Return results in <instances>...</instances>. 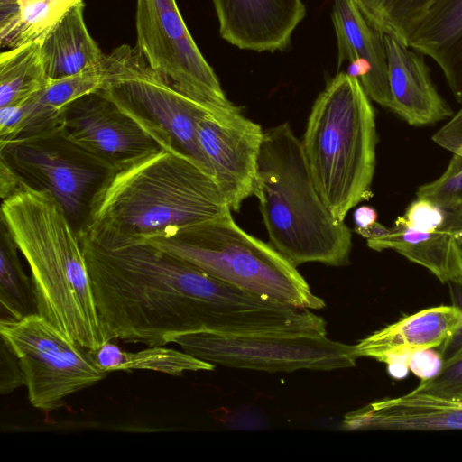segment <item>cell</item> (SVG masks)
Listing matches in <instances>:
<instances>
[{
    "mask_svg": "<svg viewBox=\"0 0 462 462\" xmlns=\"http://www.w3.org/2000/svg\"><path fill=\"white\" fill-rule=\"evenodd\" d=\"M106 341L162 346L180 335H247L276 303L218 280L144 238L78 232Z\"/></svg>",
    "mask_w": 462,
    "mask_h": 462,
    "instance_id": "obj_1",
    "label": "cell"
},
{
    "mask_svg": "<svg viewBox=\"0 0 462 462\" xmlns=\"http://www.w3.org/2000/svg\"><path fill=\"white\" fill-rule=\"evenodd\" d=\"M1 223L31 270L37 313L79 345L106 343L78 232L47 189L25 180L2 199Z\"/></svg>",
    "mask_w": 462,
    "mask_h": 462,
    "instance_id": "obj_2",
    "label": "cell"
},
{
    "mask_svg": "<svg viewBox=\"0 0 462 462\" xmlns=\"http://www.w3.org/2000/svg\"><path fill=\"white\" fill-rule=\"evenodd\" d=\"M88 206L84 225L141 238L231 213L213 176L176 148L161 149L112 169Z\"/></svg>",
    "mask_w": 462,
    "mask_h": 462,
    "instance_id": "obj_3",
    "label": "cell"
},
{
    "mask_svg": "<svg viewBox=\"0 0 462 462\" xmlns=\"http://www.w3.org/2000/svg\"><path fill=\"white\" fill-rule=\"evenodd\" d=\"M253 195L270 244L294 266L349 264L352 232L319 194L301 141L288 123L264 130Z\"/></svg>",
    "mask_w": 462,
    "mask_h": 462,
    "instance_id": "obj_4",
    "label": "cell"
},
{
    "mask_svg": "<svg viewBox=\"0 0 462 462\" xmlns=\"http://www.w3.org/2000/svg\"><path fill=\"white\" fill-rule=\"evenodd\" d=\"M377 142L369 97L358 79L338 73L315 100L301 140L314 185L337 221L373 196Z\"/></svg>",
    "mask_w": 462,
    "mask_h": 462,
    "instance_id": "obj_5",
    "label": "cell"
},
{
    "mask_svg": "<svg viewBox=\"0 0 462 462\" xmlns=\"http://www.w3.org/2000/svg\"><path fill=\"white\" fill-rule=\"evenodd\" d=\"M144 239L211 276L260 297L311 310L326 306L296 266L271 244L243 230L231 213Z\"/></svg>",
    "mask_w": 462,
    "mask_h": 462,
    "instance_id": "obj_6",
    "label": "cell"
},
{
    "mask_svg": "<svg viewBox=\"0 0 462 462\" xmlns=\"http://www.w3.org/2000/svg\"><path fill=\"white\" fill-rule=\"evenodd\" d=\"M136 48L173 88L217 121L242 113L225 95L186 26L176 0H136Z\"/></svg>",
    "mask_w": 462,
    "mask_h": 462,
    "instance_id": "obj_7",
    "label": "cell"
},
{
    "mask_svg": "<svg viewBox=\"0 0 462 462\" xmlns=\"http://www.w3.org/2000/svg\"><path fill=\"white\" fill-rule=\"evenodd\" d=\"M0 336L18 359L29 401L37 409H58L69 395L107 374L89 349L38 313L17 321H0Z\"/></svg>",
    "mask_w": 462,
    "mask_h": 462,
    "instance_id": "obj_8",
    "label": "cell"
},
{
    "mask_svg": "<svg viewBox=\"0 0 462 462\" xmlns=\"http://www.w3.org/2000/svg\"><path fill=\"white\" fill-rule=\"evenodd\" d=\"M172 343L213 365L264 372L332 371L354 367L356 346L327 334L219 335L207 332L176 337Z\"/></svg>",
    "mask_w": 462,
    "mask_h": 462,
    "instance_id": "obj_9",
    "label": "cell"
},
{
    "mask_svg": "<svg viewBox=\"0 0 462 462\" xmlns=\"http://www.w3.org/2000/svg\"><path fill=\"white\" fill-rule=\"evenodd\" d=\"M59 130L110 170L161 149L176 148L163 130L107 89L68 105L60 116Z\"/></svg>",
    "mask_w": 462,
    "mask_h": 462,
    "instance_id": "obj_10",
    "label": "cell"
},
{
    "mask_svg": "<svg viewBox=\"0 0 462 462\" xmlns=\"http://www.w3.org/2000/svg\"><path fill=\"white\" fill-rule=\"evenodd\" d=\"M107 89L150 119L175 147L212 175L199 141V124L210 115L169 85L134 46L123 44L105 56ZM211 116V115H210Z\"/></svg>",
    "mask_w": 462,
    "mask_h": 462,
    "instance_id": "obj_11",
    "label": "cell"
},
{
    "mask_svg": "<svg viewBox=\"0 0 462 462\" xmlns=\"http://www.w3.org/2000/svg\"><path fill=\"white\" fill-rule=\"evenodd\" d=\"M0 152L26 182L50 191L75 221L87 195L111 171L67 140L59 125L2 143Z\"/></svg>",
    "mask_w": 462,
    "mask_h": 462,
    "instance_id": "obj_12",
    "label": "cell"
},
{
    "mask_svg": "<svg viewBox=\"0 0 462 462\" xmlns=\"http://www.w3.org/2000/svg\"><path fill=\"white\" fill-rule=\"evenodd\" d=\"M263 133L259 124L242 113L225 121L208 115L199 124V144L233 211H239L254 193Z\"/></svg>",
    "mask_w": 462,
    "mask_h": 462,
    "instance_id": "obj_13",
    "label": "cell"
},
{
    "mask_svg": "<svg viewBox=\"0 0 462 462\" xmlns=\"http://www.w3.org/2000/svg\"><path fill=\"white\" fill-rule=\"evenodd\" d=\"M221 37L239 49L284 51L306 15L301 0H212Z\"/></svg>",
    "mask_w": 462,
    "mask_h": 462,
    "instance_id": "obj_14",
    "label": "cell"
},
{
    "mask_svg": "<svg viewBox=\"0 0 462 462\" xmlns=\"http://www.w3.org/2000/svg\"><path fill=\"white\" fill-rule=\"evenodd\" d=\"M461 324L462 315L453 305L424 309L361 339L356 350L359 357L383 362L391 375L401 377L407 373L412 353L439 349Z\"/></svg>",
    "mask_w": 462,
    "mask_h": 462,
    "instance_id": "obj_15",
    "label": "cell"
},
{
    "mask_svg": "<svg viewBox=\"0 0 462 462\" xmlns=\"http://www.w3.org/2000/svg\"><path fill=\"white\" fill-rule=\"evenodd\" d=\"M332 21L337 35L338 68L359 79L370 99L393 109L388 63L383 34L367 22L353 0H334Z\"/></svg>",
    "mask_w": 462,
    "mask_h": 462,
    "instance_id": "obj_16",
    "label": "cell"
},
{
    "mask_svg": "<svg viewBox=\"0 0 462 462\" xmlns=\"http://www.w3.org/2000/svg\"><path fill=\"white\" fill-rule=\"evenodd\" d=\"M393 109L409 125L421 126L450 118L453 111L435 88L421 53L383 34Z\"/></svg>",
    "mask_w": 462,
    "mask_h": 462,
    "instance_id": "obj_17",
    "label": "cell"
},
{
    "mask_svg": "<svg viewBox=\"0 0 462 462\" xmlns=\"http://www.w3.org/2000/svg\"><path fill=\"white\" fill-rule=\"evenodd\" d=\"M346 430H462V402L418 395L411 392L371 402L345 415Z\"/></svg>",
    "mask_w": 462,
    "mask_h": 462,
    "instance_id": "obj_18",
    "label": "cell"
},
{
    "mask_svg": "<svg viewBox=\"0 0 462 462\" xmlns=\"http://www.w3.org/2000/svg\"><path fill=\"white\" fill-rule=\"evenodd\" d=\"M355 232L366 239L369 248L393 250L428 269L444 284L462 277V245L450 235L396 224L387 227L379 222Z\"/></svg>",
    "mask_w": 462,
    "mask_h": 462,
    "instance_id": "obj_19",
    "label": "cell"
},
{
    "mask_svg": "<svg viewBox=\"0 0 462 462\" xmlns=\"http://www.w3.org/2000/svg\"><path fill=\"white\" fill-rule=\"evenodd\" d=\"M409 46L436 61L453 96L462 103V0H436Z\"/></svg>",
    "mask_w": 462,
    "mask_h": 462,
    "instance_id": "obj_20",
    "label": "cell"
},
{
    "mask_svg": "<svg viewBox=\"0 0 462 462\" xmlns=\"http://www.w3.org/2000/svg\"><path fill=\"white\" fill-rule=\"evenodd\" d=\"M84 2L75 4L42 39V55L50 80L78 74L105 58L85 23Z\"/></svg>",
    "mask_w": 462,
    "mask_h": 462,
    "instance_id": "obj_21",
    "label": "cell"
},
{
    "mask_svg": "<svg viewBox=\"0 0 462 462\" xmlns=\"http://www.w3.org/2000/svg\"><path fill=\"white\" fill-rule=\"evenodd\" d=\"M82 0H0V42L14 48L44 36Z\"/></svg>",
    "mask_w": 462,
    "mask_h": 462,
    "instance_id": "obj_22",
    "label": "cell"
},
{
    "mask_svg": "<svg viewBox=\"0 0 462 462\" xmlns=\"http://www.w3.org/2000/svg\"><path fill=\"white\" fill-rule=\"evenodd\" d=\"M42 37L2 51L0 55V107L23 105L48 84L42 55Z\"/></svg>",
    "mask_w": 462,
    "mask_h": 462,
    "instance_id": "obj_23",
    "label": "cell"
},
{
    "mask_svg": "<svg viewBox=\"0 0 462 462\" xmlns=\"http://www.w3.org/2000/svg\"><path fill=\"white\" fill-rule=\"evenodd\" d=\"M18 247L1 223L0 238V321H17L37 313L32 279L23 271Z\"/></svg>",
    "mask_w": 462,
    "mask_h": 462,
    "instance_id": "obj_24",
    "label": "cell"
},
{
    "mask_svg": "<svg viewBox=\"0 0 462 462\" xmlns=\"http://www.w3.org/2000/svg\"><path fill=\"white\" fill-rule=\"evenodd\" d=\"M106 76L104 58L99 64L78 74L60 79H49L46 87L32 99L34 117L46 124L59 121L62 110L68 105L83 96L103 89Z\"/></svg>",
    "mask_w": 462,
    "mask_h": 462,
    "instance_id": "obj_25",
    "label": "cell"
},
{
    "mask_svg": "<svg viewBox=\"0 0 462 462\" xmlns=\"http://www.w3.org/2000/svg\"><path fill=\"white\" fill-rule=\"evenodd\" d=\"M436 0H353L377 32L405 45Z\"/></svg>",
    "mask_w": 462,
    "mask_h": 462,
    "instance_id": "obj_26",
    "label": "cell"
},
{
    "mask_svg": "<svg viewBox=\"0 0 462 462\" xmlns=\"http://www.w3.org/2000/svg\"><path fill=\"white\" fill-rule=\"evenodd\" d=\"M394 224L422 232L448 234L462 245V199L438 201L417 197Z\"/></svg>",
    "mask_w": 462,
    "mask_h": 462,
    "instance_id": "obj_27",
    "label": "cell"
},
{
    "mask_svg": "<svg viewBox=\"0 0 462 462\" xmlns=\"http://www.w3.org/2000/svg\"><path fill=\"white\" fill-rule=\"evenodd\" d=\"M215 365L189 353L162 346H149L138 352H122L117 371L151 370L171 375L185 372L213 371Z\"/></svg>",
    "mask_w": 462,
    "mask_h": 462,
    "instance_id": "obj_28",
    "label": "cell"
},
{
    "mask_svg": "<svg viewBox=\"0 0 462 462\" xmlns=\"http://www.w3.org/2000/svg\"><path fill=\"white\" fill-rule=\"evenodd\" d=\"M411 393L462 402V351L442 362L433 375L422 378Z\"/></svg>",
    "mask_w": 462,
    "mask_h": 462,
    "instance_id": "obj_29",
    "label": "cell"
},
{
    "mask_svg": "<svg viewBox=\"0 0 462 462\" xmlns=\"http://www.w3.org/2000/svg\"><path fill=\"white\" fill-rule=\"evenodd\" d=\"M417 197L438 201L462 199V171L420 186Z\"/></svg>",
    "mask_w": 462,
    "mask_h": 462,
    "instance_id": "obj_30",
    "label": "cell"
},
{
    "mask_svg": "<svg viewBox=\"0 0 462 462\" xmlns=\"http://www.w3.org/2000/svg\"><path fill=\"white\" fill-rule=\"evenodd\" d=\"M24 376L18 359L1 338L0 344V392L3 395L24 384Z\"/></svg>",
    "mask_w": 462,
    "mask_h": 462,
    "instance_id": "obj_31",
    "label": "cell"
},
{
    "mask_svg": "<svg viewBox=\"0 0 462 462\" xmlns=\"http://www.w3.org/2000/svg\"><path fill=\"white\" fill-rule=\"evenodd\" d=\"M448 288L451 305L458 309L462 315V277L446 283ZM442 362L447 361L462 351V324L456 333L436 350Z\"/></svg>",
    "mask_w": 462,
    "mask_h": 462,
    "instance_id": "obj_32",
    "label": "cell"
},
{
    "mask_svg": "<svg viewBox=\"0 0 462 462\" xmlns=\"http://www.w3.org/2000/svg\"><path fill=\"white\" fill-rule=\"evenodd\" d=\"M432 140L453 153L462 147V107L435 133Z\"/></svg>",
    "mask_w": 462,
    "mask_h": 462,
    "instance_id": "obj_33",
    "label": "cell"
},
{
    "mask_svg": "<svg viewBox=\"0 0 462 462\" xmlns=\"http://www.w3.org/2000/svg\"><path fill=\"white\" fill-rule=\"evenodd\" d=\"M433 349L422 350L412 353L409 357V368L413 371L415 374L422 378L430 377L437 373L441 366L442 360L436 350Z\"/></svg>",
    "mask_w": 462,
    "mask_h": 462,
    "instance_id": "obj_34",
    "label": "cell"
},
{
    "mask_svg": "<svg viewBox=\"0 0 462 462\" xmlns=\"http://www.w3.org/2000/svg\"><path fill=\"white\" fill-rule=\"evenodd\" d=\"M24 180L9 163V162L1 156L0 162V196L1 199L8 197L14 193Z\"/></svg>",
    "mask_w": 462,
    "mask_h": 462,
    "instance_id": "obj_35",
    "label": "cell"
},
{
    "mask_svg": "<svg viewBox=\"0 0 462 462\" xmlns=\"http://www.w3.org/2000/svg\"><path fill=\"white\" fill-rule=\"evenodd\" d=\"M356 228L365 229L377 222V212L370 206H361L354 213Z\"/></svg>",
    "mask_w": 462,
    "mask_h": 462,
    "instance_id": "obj_36",
    "label": "cell"
},
{
    "mask_svg": "<svg viewBox=\"0 0 462 462\" xmlns=\"http://www.w3.org/2000/svg\"><path fill=\"white\" fill-rule=\"evenodd\" d=\"M462 171V147L453 153L449 164L445 171L440 175L442 177H450Z\"/></svg>",
    "mask_w": 462,
    "mask_h": 462,
    "instance_id": "obj_37",
    "label": "cell"
},
{
    "mask_svg": "<svg viewBox=\"0 0 462 462\" xmlns=\"http://www.w3.org/2000/svg\"><path fill=\"white\" fill-rule=\"evenodd\" d=\"M19 1H28V0H19Z\"/></svg>",
    "mask_w": 462,
    "mask_h": 462,
    "instance_id": "obj_38",
    "label": "cell"
}]
</instances>
